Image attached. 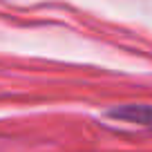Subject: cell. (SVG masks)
I'll return each mask as SVG.
<instances>
[{
	"label": "cell",
	"mask_w": 152,
	"mask_h": 152,
	"mask_svg": "<svg viewBox=\"0 0 152 152\" xmlns=\"http://www.w3.org/2000/svg\"><path fill=\"white\" fill-rule=\"evenodd\" d=\"M105 116L112 121H121V123L130 125H141V128L152 130V105L143 103H128V105H114L105 112Z\"/></svg>",
	"instance_id": "obj_1"
}]
</instances>
